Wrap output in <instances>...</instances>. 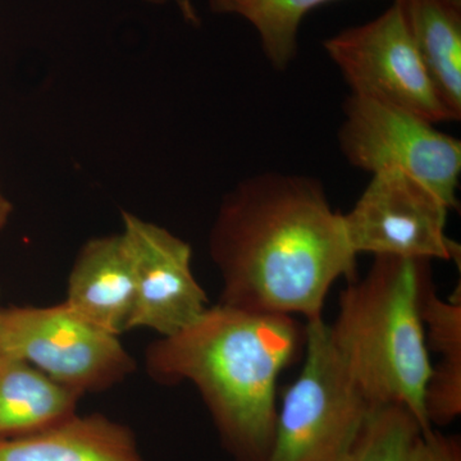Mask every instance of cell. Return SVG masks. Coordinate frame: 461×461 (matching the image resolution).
Instances as JSON below:
<instances>
[{
	"label": "cell",
	"instance_id": "1",
	"mask_svg": "<svg viewBox=\"0 0 461 461\" xmlns=\"http://www.w3.org/2000/svg\"><path fill=\"white\" fill-rule=\"evenodd\" d=\"M209 253L222 278L220 304L305 323L323 318L336 282L357 278L342 213L311 176L263 172L240 182L220 206Z\"/></svg>",
	"mask_w": 461,
	"mask_h": 461
},
{
	"label": "cell",
	"instance_id": "2",
	"mask_svg": "<svg viewBox=\"0 0 461 461\" xmlns=\"http://www.w3.org/2000/svg\"><path fill=\"white\" fill-rule=\"evenodd\" d=\"M305 346L290 315L209 306L186 329L149 345L154 381L189 382L202 396L233 461H267L277 418V381Z\"/></svg>",
	"mask_w": 461,
	"mask_h": 461
},
{
	"label": "cell",
	"instance_id": "3",
	"mask_svg": "<svg viewBox=\"0 0 461 461\" xmlns=\"http://www.w3.org/2000/svg\"><path fill=\"white\" fill-rule=\"evenodd\" d=\"M430 260L375 257L362 280L339 295L330 338L355 386L373 409L399 405L427 420L424 396L432 360L420 317V286Z\"/></svg>",
	"mask_w": 461,
	"mask_h": 461
},
{
	"label": "cell",
	"instance_id": "4",
	"mask_svg": "<svg viewBox=\"0 0 461 461\" xmlns=\"http://www.w3.org/2000/svg\"><path fill=\"white\" fill-rule=\"evenodd\" d=\"M302 372L277 409L267 461H344L372 411L346 372L329 323H305Z\"/></svg>",
	"mask_w": 461,
	"mask_h": 461
},
{
	"label": "cell",
	"instance_id": "5",
	"mask_svg": "<svg viewBox=\"0 0 461 461\" xmlns=\"http://www.w3.org/2000/svg\"><path fill=\"white\" fill-rule=\"evenodd\" d=\"M112 335L66 302L0 306V350L85 395L117 386L135 371L131 355Z\"/></svg>",
	"mask_w": 461,
	"mask_h": 461
},
{
	"label": "cell",
	"instance_id": "6",
	"mask_svg": "<svg viewBox=\"0 0 461 461\" xmlns=\"http://www.w3.org/2000/svg\"><path fill=\"white\" fill-rule=\"evenodd\" d=\"M342 156L375 175L402 172L432 190L450 209L457 206L461 141L405 109L348 95L339 130Z\"/></svg>",
	"mask_w": 461,
	"mask_h": 461
},
{
	"label": "cell",
	"instance_id": "7",
	"mask_svg": "<svg viewBox=\"0 0 461 461\" xmlns=\"http://www.w3.org/2000/svg\"><path fill=\"white\" fill-rule=\"evenodd\" d=\"M351 95L395 105L429 122H453L415 48L399 5L323 41Z\"/></svg>",
	"mask_w": 461,
	"mask_h": 461
},
{
	"label": "cell",
	"instance_id": "8",
	"mask_svg": "<svg viewBox=\"0 0 461 461\" xmlns=\"http://www.w3.org/2000/svg\"><path fill=\"white\" fill-rule=\"evenodd\" d=\"M451 209L432 190L402 172L372 175L342 214L355 253L446 260L460 267L461 248L446 233Z\"/></svg>",
	"mask_w": 461,
	"mask_h": 461
},
{
	"label": "cell",
	"instance_id": "9",
	"mask_svg": "<svg viewBox=\"0 0 461 461\" xmlns=\"http://www.w3.org/2000/svg\"><path fill=\"white\" fill-rule=\"evenodd\" d=\"M122 235L135 276V305L130 330L168 338L186 329L209 308L193 272L186 241L138 215L122 214Z\"/></svg>",
	"mask_w": 461,
	"mask_h": 461
},
{
	"label": "cell",
	"instance_id": "10",
	"mask_svg": "<svg viewBox=\"0 0 461 461\" xmlns=\"http://www.w3.org/2000/svg\"><path fill=\"white\" fill-rule=\"evenodd\" d=\"M65 302L112 335L130 330L135 276L122 232L91 239L84 245L69 272Z\"/></svg>",
	"mask_w": 461,
	"mask_h": 461
},
{
	"label": "cell",
	"instance_id": "11",
	"mask_svg": "<svg viewBox=\"0 0 461 461\" xmlns=\"http://www.w3.org/2000/svg\"><path fill=\"white\" fill-rule=\"evenodd\" d=\"M0 461H145L129 427L80 415L32 435L0 438Z\"/></svg>",
	"mask_w": 461,
	"mask_h": 461
},
{
	"label": "cell",
	"instance_id": "12",
	"mask_svg": "<svg viewBox=\"0 0 461 461\" xmlns=\"http://www.w3.org/2000/svg\"><path fill=\"white\" fill-rule=\"evenodd\" d=\"M420 317L427 348L439 357L424 396L427 420L432 429L446 427L461 414L460 285L450 299H442L433 287L429 269L421 281Z\"/></svg>",
	"mask_w": 461,
	"mask_h": 461
},
{
	"label": "cell",
	"instance_id": "13",
	"mask_svg": "<svg viewBox=\"0 0 461 461\" xmlns=\"http://www.w3.org/2000/svg\"><path fill=\"white\" fill-rule=\"evenodd\" d=\"M81 397L25 360L0 354V438L50 429L75 415Z\"/></svg>",
	"mask_w": 461,
	"mask_h": 461
},
{
	"label": "cell",
	"instance_id": "14",
	"mask_svg": "<svg viewBox=\"0 0 461 461\" xmlns=\"http://www.w3.org/2000/svg\"><path fill=\"white\" fill-rule=\"evenodd\" d=\"M439 98L461 120V8L447 0H393Z\"/></svg>",
	"mask_w": 461,
	"mask_h": 461
},
{
	"label": "cell",
	"instance_id": "15",
	"mask_svg": "<svg viewBox=\"0 0 461 461\" xmlns=\"http://www.w3.org/2000/svg\"><path fill=\"white\" fill-rule=\"evenodd\" d=\"M335 0H209L215 14H235L256 29L267 60L286 71L297 54L303 20L314 9Z\"/></svg>",
	"mask_w": 461,
	"mask_h": 461
},
{
	"label": "cell",
	"instance_id": "16",
	"mask_svg": "<svg viewBox=\"0 0 461 461\" xmlns=\"http://www.w3.org/2000/svg\"><path fill=\"white\" fill-rule=\"evenodd\" d=\"M420 433L424 429L408 409L379 406L369 412L344 461H408Z\"/></svg>",
	"mask_w": 461,
	"mask_h": 461
},
{
	"label": "cell",
	"instance_id": "17",
	"mask_svg": "<svg viewBox=\"0 0 461 461\" xmlns=\"http://www.w3.org/2000/svg\"><path fill=\"white\" fill-rule=\"evenodd\" d=\"M408 461H461L459 436H447L432 429L420 433L412 445Z\"/></svg>",
	"mask_w": 461,
	"mask_h": 461
},
{
	"label": "cell",
	"instance_id": "18",
	"mask_svg": "<svg viewBox=\"0 0 461 461\" xmlns=\"http://www.w3.org/2000/svg\"><path fill=\"white\" fill-rule=\"evenodd\" d=\"M12 213V204L0 189V230L5 229Z\"/></svg>",
	"mask_w": 461,
	"mask_h": 461
},
{
	"label": "cell",
	"instance_id": "19",
	"mask_svg": "<svg viewBox=\"0 0 461 461\" xmlns=\"http://www.w3.org/2000/svg\"><path fill=\"white\" fill-rule=\"evenodd\" d=\"M448 3L455 5V7L461 8V0H447Z\"/></svg>",
	"mask_w": 461,
	"mask_h": 461
},
{
	"label": "cell",
	"instance_id": "20",
	"mask_svg": "<svg viewBox=\"0 0 461 461\" xmlns=\"http://www.w3.org/2000/svg\"><path fill=\"white\" fill-rule=\"evenodd\" d=\"M177 2L181 5V3L184 2V0H177Z\"/></svg>",
	"mask_w": 461,
	"mask_h": 461
},
{
	"label": "cell",
	"instance_id": "21",
	"mask_svg": "<svg viewBox=\"0 0 461 461\" xmlns=\"http://www.w3.org/2000/svg\"><path fill=\"white\" fill-rule=\"evenodd\" d=\"M0 354H2V350H0Z\"/></svg>",
	"mask_w": 461,
	"mask_h": 461
}]
</instances>
